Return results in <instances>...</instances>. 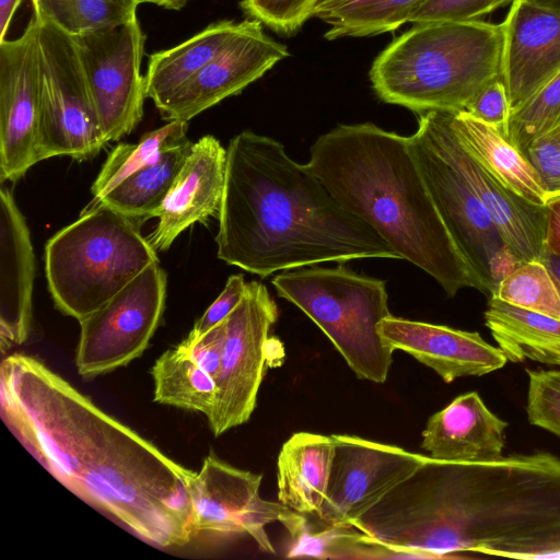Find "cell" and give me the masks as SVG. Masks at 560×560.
Returning a JSON list of instances; mask_svg holds the SVG:
<instances>
[{
  "instance_id": "cell-1",
  "label": "cell",
  "mask_w": 560,
  "mask_h": 560,
  "mask_svg": "<svg viewBox=\"0 0 560 560\" xmlns=\"http://www.w3.org/2000/svg\"><path fill=\"white\" fill-rule=\"evenodd\" d=\"M7 424L71 492L160 547L194 534L188 485L196 471L110 417L35 358L1 363Z\"/></svg>"
},
{
  "instance_id": "cell-2",
  "label": "cell",
  "mask_w": 560,
  "mask_h": 560,
  "mask_svg": "<svg viewBox=\"0 0 560 560\" xmlns=\"http://www.w3.org/2000/svg\"><path fill=\"white\" fill-rule=\"evenodd\" d=\"M218 257L266 278L277 271L363 258L400 259L282 143L244 130L226 149Z\"/></svg>"
},
{
  "instance_id": "cell-3",
  "label": "cell",
  "mask_w": 560,
  "mask_h": 560,
  "mask_svg": "<svg viewBox=\"0 0 560 560\" xmlns=\"http://www.w3.org/2000/svg\"><path fill=\"white\" fill-rule=\"evenodd\" d=\"M406 535L419 550L511 558L521 544L560 522V457L546 452L493 462L429 458L400 500Z\"/></svg>"
},
{
  "instance_id": "cell-4",
  "label": "cell",
  "mask_w": 560,
  "mask_h": 560,
  "mask_svg": "<svg viewBox=\"0 0 560 560\" xmlns=\"http://www.w3.org/2000/svg\"><path fill=\"white\" fill-rule=\"evenodd\" d=\"M310 153V170L400 259L425 271L448 296L481 290L436 208L410 137L372 122L338 125Z\"/></svg>"
},
{
  "instance_id": "cell-5",
  "label": "cell",
  "mask_w": 560,
  "mask_h": 560,
  "mask_svg": "<svg viewBox=\"0 0 560 560\" xmlns=\"http://www.w3.org/2000/svg\"><path fill=\"white\" fill-rule=\"evenodd\" d=\"M413 24L371 66L370 81L383 102L420 114L466 110L487 85L502 79L501 24Z\"/></svg>"
},
{
  "instance_id": "cell-6",
  "label": "cell",
  "mask_w": 560,
  "mask_h": 560,
  "mask_svg": "<svg viewBox=\"0 0 560 560\" xmlns=\"http://www.w3.org/2000/svg\"><path fill=\"white\" fill-rule=\"evenodd\" d=\"M139 225L102 201L50 237L45 248L55 306L78 320L89 316L141 271L158 262Z\"/></svg>"
},
{
  "instance_id": "cell-7",
  "label": "cell",
  "mask_w": 560,
  "mask_h": 560,
  "mask_svg": "<svg viewBox=\"0 0 560 560\" xmlns=\"http://www.w3.org/2000/svg\"><path fill=\"white\" fill-rule=\"evenodd\" d=\"M271 282L323 330L358 378L386 381L394 349L380 332L392 315L385 281L339 266L298 268Z\"/></svg>"
},
{
  "instance_id": "cell-8",
  "label": "cell",
  "mask_w": 560,
  "mask_h": 560,
  "mask_svg": "<svg viewBox=\"0 0 560 560\" xmlns=\"http://www.w3.org/2000/svg\"><path fill=\"white\" fill-rule=\"evenodd\" d=\"M38 25L40 114L38 161L91 159L108 143L85 80L73 37L33 12Z\"/></svg>"
},
{
  "instance_id": "cell-9",
  "label": "cell",
  "mask_w": 560,
  "mask_h": 560,
  "mask_svg": "<svg viewBox=\"0 0 560 560\" xmlns=\"http://www.w3.org/2000/svg\"><path fill=\"white\" fill-rule=\"evenodd\" d=\"M411 147L436 208L459 252L480 284L492 295L518 262L487 210L450 162L419 116Z\"/></svg>"
},
{
  "instance_id": "cell-10",
  "label": "cell",
  "mask_w": 560,
  "mask_h": 560,
  "mask_svg": "<svg viewBox=\"0 0 560 560\" xmlns=\"http://www.w3.org/2000/svg\"><path fill=\"white\" fill-rule=\"evenodd\" d=\"M166 275L148 266L102 307L79 320L75 365L90 378L139 358L154 335L165 305Z\"/></svg>"
},
{
  "instance_id": "cell-11",
  "label": "cell",
  "mask_w": 560,
  "mask_h": 560,
  "mask_svg": "<svg viewBox=\"0 0 560 560\" xmlns=\"http://www.w3.org/2000/svg\"><path fill=\"white\" fill-rule=\"evenodd\" d=\"M278 308L267 288L246 283L240 304L225 319V345L215 377V400L207 416L214 436L247 422L266 372V345Z\"/></svg>"
},
{
  "instance_id": "cell-12",
  "label": "cell",
  "mask_w": 560,
  "mask_h": 560,
  "mask_svg": "<svg viewBox=\"0 0 560 560\" xmlns=\"http://www.w3.org/2000/svg\"><path fill=\"white\" fill-rule=\"evenodd\" d=\"M107 142L130 133L143 116L141 62L145 36L138 19L108 30L72 36Z\"/></svg>"
},
{
  "instance_id": "cell-13",
  "label": "cell",
  "mask_w": 560,
  "mask_h": 560,
  "mask_svg": "<svg viewBox=\"0 0 560 560\" xmlns=\"http://www.w3.org/2000/svg\"><path fill=\"white\" fill-rule=\"evenodd\" d=\"M335 453L319 520L351 526L430 456L357 435L332 434Z\"/></svg>"
},
{
  "instance_id": "cell-14",
  "label": "cell",
  "mask_w": 560,
  "mask_h": 560,
  "mask_svg": "<svg viewBox=\"0 0 560 560\" xmlns=\"http://www.w3.org/2000/svg\"><path fill=\"white\" fill-rule=\"evenodd\" d=\"M261 479V474L236 468L210 452L188 485L194 534L248 535L261 551L276 553L266 526L292 510L264 500Z\"/></svg>"
},
{
  "instance_id": "cell-15",
  "label": "cell",
  "mask_w": 560,
  "mask_h": 560,
  "mask_svg": "<svg viewBox=\"0 0 560 560\" xmlns=\"http://www.w3.org/2000/svg\"><path fill=\"white\" fill-rule=\"evenodd\" d=\"M40 114L38 25L0 42V179L15 182L38 161Z\"/></svg>"
},
{
  "instance_id": "cell-16",
  "label": "cell",
  "mask_w": 560,
  "mask_h": 560,
  "mask_svg": "<svg viewBox=\"0 0 560 560\" xmlns=\"http://www.w3.org/2000/svg\"><path fill=\"white\" fill-rule=\"evenodd\" d=\"M443 153L482 203L518 262L541 260L545 253L547 206H537L504 186L459 142L452 112L420 114Z\"/></svg>"
},
{
  "instance_id": "cell-17",
  "label": "cell",
  "mask_w": 560,
  "mask_h": 560,
  "mask_svg": "<svg viewBox=\"0 0 560 560\" xmlns=\"http://www.w3.org/2000/svg\"><path fill=\"white\" fill-rule=\"evenodd\" d=\"M257 20L242 30L159 109L164 120L188 121L223 100L240 94L290 54L267 36Z\"/></svg>"
},
{
  "instance_id": "cell-18",
  "label": "cell",
  "mask_w": 560,
  "mask_h": 560,
  "mask_svg": "<svg viewBox=\"0 0 560 560\" xmlns=\"http://www.w3.org/2000/svg\"><path fill=\"white\" fill-rule=\"evenodd\" d=\"M501 25L502 80L513 112L560 72V13L514 0Z\"/></svg>"
},
{
  "instance_id": "cell-19",
  "label": "cell",
  "mask_w": 560,
  "mask_h": 560,
  "mask_svg": "<svg viewBox=\"0 0 560 560\" xmlns=\"http://www.w3.org/2000/svg\"><path fill=\"white\" fill-rule=\"evenodd\" d=\"M225 172L226 150L217 138L207 135L192 142L147 237L155 250H167L187 228L219 213Z\"/></svg>"
},
{
  "instance_id": "cell-20",
  "label": "cell",
  "mask_w": 560,
  "mask_h": 560,
  "mask_svg": "<svg viewBox=\"0 0 560 560\" xmlns=\"http://www.w3.org/2000/svg\"><path fill=\"white\" fill-rule=\"evenodd\" d=\"M383 339L435 371L445 383L502 369L508 359L477 331L394 317L380 324Z\"/></svg>"
},
{
  "instance_id": "cell-21",
  "label": "cell",
  "mask_w": 560,
  "mask_h": 560,
  "mask_svg": "<svg viewBox=\"0 0 560 560\" xmlns=\"http://www.w3.org/2000/svg\"><path fill=\"white\" fill-rule=\"evenodd\" d=\"M35 256L30 230L12 192L0 190L1 348L23 343L32 322Z\"/></svg>"
},
{
  "instance_id": "cell-22",
  "label": "cell",
  "mask_w": 560,
  "mask_h": 560,
  "mask_svg": "<svg viewBox=\"0 0 560 560\" xmlns=\"http://www.w3.org/2000/svg\"><path fill=\"white\" fill-rule=\"evenodd\" d=\"M508 425L487 408L477 392L465 393L428 419L421 447L438 460H498L503 457Z\"/></svg>"
},
{
  "instance_id": "cell-23",
  "label": "cell",
  "mask_w": 560,
  "mask_h": 560,
  "mask_svg": "<svg viewBox=\"0 0 560 560\" xmlns=\"http://www.w3.org/2000/svg\"><path fill=\"white\" fill-rule=\"evenodd\" d=\"M334 453L331 435L292 434L277 462L279 502L299 513L317 514L326 497Z\"/></svg>"
},
{
  "instance_id": "cell-24",
  "label": "cell",
  "mask_w": 560,
  "mask_h": 560,
  "mask_svg": "<svg viewBox=\"0 0 560 560\" xmlns=\"http://www.w3.org/2000/svg\"><path fill=\"white\" fill-rule=\"evenodd\" d=\"M452 127L464 148L499 182L524 199L547 206L537 172L498 128L467 110L452 112Z\"/></svg>"
},
{
  "instance_id": "cell-25",
  "label": "cell",
  "mask_w": 560,
  "mask_h": 560,
  "mask_svg": "<svg viewBox=\"0 0 560 560\" xmlns=\"http://www.w3.org/2000/svg\"><path fill=\"white\" fill-rule=\"evenodd\" d=\"M244 21L221 20L187 40L149 57L144 74L145 96L161 109L172 96L242 30Z\"/></svg>"
},
{
  "instance_id": "cell-26",
  "label": "cell",
  "mask_w": 560,
  "mask_h": 560,
  "mask_svg": "<svg viewBox=\"0 0 560 560\" xmlns=\"http://www.w3.org/2000/svg\"><path fill=\"white\" fill-rule=\"evenodd\" d=\"M485 324L508 361L560 366V319L491 295Z\"/></svg>"
},
{
  "instance_id": "cell-27",
  "label": "cell",
  "mask_w": 560,
  "mask_h": 560,
  "mask_svg": "<svg viewBox=\"0 0 560 560\" xmlns=\"http://www.w3.org/2000/svg\"><path fill=\"white\" fill-rule=\"evenodd\" d=\"M324 522V521H323ZM289 534L288 558L399 559L401 555L354 526L311 523L305 514L291 511L280 520Z\"/></svg>"
},
{
  "instance_id": "cell-28",
  "label": "cell",
  "mask_w": 560,
  "mask_h": 560,
  "mask_svg": "<svg viewBox=\"0 0 560 560\" xmlns=\"http://www.w3.org/2000/svg\"><path fill=\"white\" fill-rule=\"evenodd\" d=\"M191 144L192 142L189 141L179 145L166 152L153 164L130 174L98 201L138 225L151 218H156Z\"/></svg>"
},
{
  "instance_id": "cell-29",
  "label": "cell",
  "mask_w": 560,
  "mask_h": 560,
  "mask_svg": "<svg viewBox=\"0 0 560 560\" xmlns=\"http://www.w3.org/2000/svg\"><path fill=\"white\" fill-rule=\"evenodd\" d=\"M427 0H318L313 18L329 25L324 37L375 36L409 22L410 15Z\"/></svg>"
},
{
  "instance_id": "cell-30",
  "label": "cell",
  "mask_w": 560,
  "mask_h": 560,
  "mask_svg": "<svg viewBox=\"0 0 560 560\" xmlns=\"http://www.w3.org/2000/svg\"><path fill=\"white\" fill-rule=\"evenodd\" d=\"M151 374L154 401L201 412L206 417L211 412L215 400V380L182 346L165 351L156 359Z\"/></svg>"
},
{
  "instance_id": "cell-31",
  "label": "cell",
  "mask_w": 560,
  "mask_h": 560,
  "mask_svg": "<svg viewBox=\"0 0 560 560\" xmlns=\"http://www.w3.org/2000/svg\"><path fill=\"white\" fill-rule=\"evenodd\" d=\"M188 121L171 120L164 126L142 135L136 143H119L107 155L91 192L98 201L127 176L153 164L166 152L189 142L186 137Z\"/></svg>"
},
{
  "instance_id": "cell-32",
  "label": "cell",
  "mask_w": 560,
  "mask_h": 560,
  "mask_svg": "<svg viewBox=\"0 0 560 560\" xmlns=\"http://www.w3.org/2000/svg\"><path fill=\"white\" fill-rule=\"evenodd\" d=\"M33 12L71 36L114 28L137 18V0H32Z\"/></svg>"
},
{
  "instance_id": "cell-33",
  "label": "cell",
  "mask_w": 560,
  "mask_h": 560,
  "mask_svg": "<svg viewBox=\"0 0 560 560\" xmlns=\"http://www.w3.org/2000/svg\"><path fill=\"white\" fill-rule=\"evenodd\" d=\"M492 296L560 319V293L542 260L517 265L500 281Z\"/></svg>"
},
{
  "instance_id": "cell-34",
  "label": "cell",
  "mask_w": 560,
  "mask_h": 560,
  "mask_svg": "<svg viewBox=\"0 0 560 560\" xmlns=\"http://www.w3.org/2000/svg\"><path fill=\"white\" fill-rule=\"evenodd\" d=\"M560 122V72L511 112L506 138L522 152Z\"/></svg>"
},
{
  "instance_id": "cell-35",
  "label": "cell",
  "mask_w": 560,
  "mask_h": 560,
  "mask_svg": "<svg viewBox=\"0 0 560 560\" xmlns=\"http://www.w3.org/2000/svg\"><path fill=\"white\" fill-rule=\"evenodd\" d=\"M528 421L560 438V370H526Z\"/></svg>"
},
{
  "instance_id": "cell-36",
  "label": "cell",
  "mask_w": 560,
  "mask_h": 560,
  "mask_svg": "<svg viewBox=\"0 0 560 560\" xmlns=\"http://www.w3.org/2000/svg\"><path fill=\"white\" fill-rule=\"evenodd\" d=\"M318 0H241L244 13L275 32L290 35L310 18Z\"/></svg>"
},
{
  "instance_id": "cell-37",
  "label": "cell",
  "mask_w": 560,
  "mask_h": 560,
  "mask_svg": "<svg viewBox=\"0 0 560 560\" xmlns=\"http://www.w3.org/2000/svg\"><path fill=\"white\" fill-rule=\"evenodd\" d=\"M513 1L514 0H427L410 15L409 22L480 21V18Z\"/></svg>"
},
{
  "instance_id": "cell-38",
  "label": "cell",
  "mask_w": 560,
  "mask_h": 560,
  "mask_svg": "<svg viewBox=\"0 0 560 560\" xmlns=\"http://www.w3.org/2000/svg\"><path fill=\"white\" fill-rule=\"evenodd\" d=\"M523 153L541 180L547 203L560 198V132L535 140Z\"/></svg>"
},
{
  "instance_id": "cell-39",
  "label": "cell",
  "mask_w": 560,
  "mask_h": 560,
  "mask_svg": "<svg viewBox=\"0 0 560 560\" xmlns=\"http://www.w3.org/2000/svg\"><path fill=\"white\" fill-rule=\"evenodd\" d=\"M245 291L246 282L243 275L230 276L223 291L195 323L184 341L194 342L210 329L224 322L240 304Z\"/></svg>"
},
{
  "instance_id": "cell-40",
  "label": "cell",
  "mask_w": 560,
  "mask_h": 560,
  "mask_svg": "<svg viewBox=\"0 0 560 560\" xmlns=\"http://www.w3.org/2000/svg\"><path fill=\"white\" fill-rule=\"evenodd\" d=\"M474 117L494 126L508 136L511 108L502 79L487 85L466 109Z\"/></svg>"
},
{
  "instance_id": "cell-41",
  "label": "cell",
  "mask_w": 560,
  "mask_h": 560,
  "mask_svg": "<svg viewBox=\"0 0 560 560\" xmlns=\"http://www.w3.org/2000/svg\"><path fill=\"white\" fill-rule=\"evenodd\" d=\"M225 320L210 329L194 342L182 341V346L194 361L209 373L214 380L220 371L224 345Z\"/></svg>"
},
{
  "instance_id": "cell-42",
  "label": "cell",
  "mask_w": 560,
  "mask_h": 560,
  "mask_svg": "<svg viewBox=\"0 0 560 560\" xmlns=\"http://www.w3.org/2000/svg\"><path fill=\"white\" fill-rule=\"evenodd\" d=\"M545 248L547 253L560 256V198L547 203Z\"/></svg>"
},
{
  "instance_id": "cell-43",
  "label": "cell",
  "mask_w": 560,
  "mask_h": 560,
  "mask_svg": "<svg viewBox=\"0 0 560 560\" xmlns=\"http://www.w3.org/2000/svg\"><path fill=\"white\" fill-rule=\"evenodd\" d=\"M23 0H0V42L5 39L11 21Z\"/></svg>"
},
{
  "instance_id": "cell-44",
  "label": "cell",
  "mask_w": 560,
  "mask_h": 560,
  "mask_svg": "<svg viewBox=\"0 0 560 560\" xmlns=\"http://www.w3.org/2000/svg\"><path fill=\"white\" fill-rule=\"evenodd\" d=\"M541 260L550 271L560 293V256L546 252Z\"/></svg>"
},
{
  "instance_id": "cell-45",
  "label": "cell",
  "mask_w": 560,
  "mask_h": 560,
  "mask_svg": "<svg viewBox=\"0 0 560 560\" xmlns=\"http://www.w3.org/2000/svg\"><path fill=\"white\" fill-rule=\"evenodd\" d=\"M283 355L284 352L281 342L273 337H269L266 345L267 365H270L271 361L275 359H279L282 361Z\"/></svg>"
},
{
  "instance_id": "cell-46",
  "label": "cell",
  "mask_w": 560,
  "mask_h": 560,
  "mask_svg": "<svg viewBox=\"0 0 560 560\" xmlns=\"http://www.w3.org/2000/svg\"><path fill=\"white\" fill-rule=\"evenodd\" d=\"M139 4L151 3L168 10H179L190 0H137Z\"/></svg>"
},
{
  "instance_id": "cell-47",
  "label": "cell",
  "mask_w": 560,
  "mask_h": 560,
  "mask_svg": "<svg viewBox=\"0 0 560 560\" xmlns=\"http://www.w3.org/2000/svg\"><path fill=\"white\" fill-rule=\"evenodd\" d=\"M537 5L553 10L560 13V0H528Z\"/></svg>"
},
{
  "instance_id": "cell-48",
  "label": "cell",
  "mask_w": 560,
  "mask_h": 560,
  "mask_svg": "<svg viewBox=\"0 0 560 560\" xmlns=\"http://www.w3.org/2000/svg\"><path fill=\"white\" fill-rule=\"evenodd\" d=\"M550 132H560V122L550 131ZM549 132V133H550ZM548 135V133H547ZM546 136V135H545Z\"/></svg>"
}]
</instances>
